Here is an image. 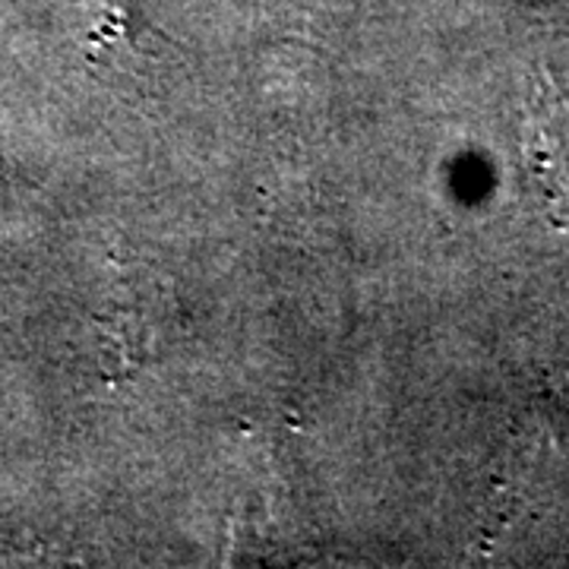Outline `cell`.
Wrapping results in <instances>:
<instances>
[{"mask_svg":"<svg viewBox=\"0 0 569 569\" xmlns=\"http://www.w3.org/2000/svg\"><path fill=\"white\" fill-rule=\"evenodd\" d=\"M522 164L548 209L569 203V96L553 73L531 80L522 118Z\"/></svg>","mask_w":569,"mask_h":569,"instance_id":"1","label":"cell"}]
</instances>
